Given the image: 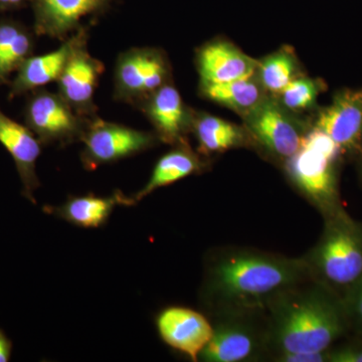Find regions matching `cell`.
Returning a JSON list of instances; mask_svg holds the SVG:
<instances>
[{
    "mask_svg": "<svg viewBox=\"0 0 362 362\" xmlns=\"http://www.w3.org/2000/svg\"><path fill=\"white\" fill-rule=\"evenodd\" d=\"M88 35L89 33L87 28H81L68 39L63 40L58 49L40 56L33 54L26 59L16 71V76L11 82L9 98L13 99L51 83L58 82L74 49Z\"/></svg>",
    "mask_w": 362,
    "mask_h": 362,
    "instance_id": "cell-15",
    "label": "cell"
},
{
    "mask_svg": "<svg viewBox=\"0 0 362 362\" xmlns=\"http://www.w3.org/2000/svg\"><path fill=\"white\" fill-rule=\"evenodd\" d=\"M81 142V162L86 170L94 171L100 166L116 163L153 148L159 139L156 133L96 116L90 119Z\"/></svg>",
    "mask_w": 362,
    "mask_h": 362,
    "instance_id": "cell-5",
    "label": "cell"
},
{
    "mask_svg": "<svg viewBox=\"0 0 362 362\" xmlns=\"http://www.w3.org/2000/svg\"><path fill=\"white\" fill-rule=\"evenodd\" d=\"M13 351V343L6 337V333L0 329V362H7L11 359Z\"/></svg>",
    "mask_w": 362,
    "mask_h": 362,
    "instance_id": "cell-28",
    "label": "cell"
},
{
    "mask_svg": "<svg viewBox=\"0 0 362 362\" xmlns=\"http://www.w3.org/2000/svg\"><path fill=\"white\" fill-rule=\"evenodd\" d=\"M257 73L223 84L201 86L202 96L246 116L264 99L263 87L256 78Z\"/></svg>",
    "mask_w": 362,
    "mask_h": 362,
    "instance_id": "cell-22",
    "label": "cell"
},
{
    "mask_svg": "<svg viewBox=\"0 0 362 362\" xmlns=\"http://www.w3.org/2000/svg\"><path fill=\"white\" fill-rule=\"evenodd\" d=\"M214 333L199 361L204 362L268 361L265 314L211 318Z\"/></svg>",
    "mask_w": 362,
    "mask_h": 362,
    "instance_id": "cell-4",
    "label": "cell"
},
{
    "mask_svg": "<svg viewBox=\"0 0 362 362\" xmlns=\"http://www.w3.org/2000/svg\"><path fill=\"white\" fill-rule=\"evenodd\" d=\"M297 64L289 51H280L258 64L259 82L265 90L279 94L294 80Z\"/></svg>",
    "mask_w": 362,
    "mask_h": 362,
    "instance_id": "cell-23",
    "label": "cell"
},
{
    "mask_svg": "<svg viewBox=\"0 0 362 362\" xmlns=\"http://www.w3.org/2000/svg\"><path fill=\"white\" fill-rule=\"evenodd\" d=\"M35 35L20 21H0V86L35 54Z\"/></svg>",
    "mask_w": 362,
    "mask_h": 362,
    "instance_id": "cell-21",
    "label": "cell"
},
{
    "mask_svg": "<svg viewBox=\"0 0 362 362\" xmlns=\"http://www.w3.org/2000/svg\"><path fill=\"white\" fill-rule=\"evenodd\" d=\"M112 0H33V32L40 37L65 40L88 16L102 13Z\"/></svg>",
    "mask_w": 362,
    "mask_h": 362,
    "instance_id": "cell-13",
    "label": "cell"
},
{
    "mask_svg": "<svg viewBox=\"0 0 362 362\" xmlns=\"http://www.w3.org/2000/svg\"><path fill=\"white\" fill-rule=\"evenodd\" d=\"M90 119L78 114L58 92L40 88L26 100L25 125L44 146L66 147L81 142Z\"/></svg>",
    "mask_w": 362,
    "mask_h": 362,
    "instance_id": "cell-7",
    "label": "cell"
},
{
    "mask_svg": "<svg viewBox=\"0 0 362 362\" xmlns=\"http://www.w3.org/2000/svg\"><path fill=\"white\" fill-rule=\"evenodd\" d=\"M0 144L13 157L23 185V195L35 204V192L40 187L37 161L44 145L26 125L16 122L0 109Z\"/></svg>",
    "mask_w": 362,
    "mask_h": 362,
    "instance_id": "cell-14",
    "label": "cell"
},
{
    "mask_svg": "<svg viewBox=\"0 0 362 362\" xmlns=\"http://www.w3.org/2000/svg\"><path fill=\"white\" fill-rule=\"evenodd\" d=\"M337 159L302 143L296 153L284 162L293 187L323 216L339 209L335 168Z\"/></svg>",
    "mask_w": 362,
    "mask_h": 362,
    "instance_id": "cell-8",
    "label": "cell"
},
{
    "mask_svg": "<svg viewBox=\"0 0 362 362\" xmlns=\"http://www.w3.org/2000/svg\"><path fill=\"white\" fill-rule=\"evenodd\" d=\"M244 118L250 139L281 161L296 153L307 132L282 105L266 98Z\"/></svg>",
    "mask_w": 362,
    "mask_h": 362,
    "instance_id": "cell-9",
    "label": "cell"
},
{
    "mask_svg": "<svg viewBox=\"0 0 362 362\" xmlns=\"http://www.w3.org/2000/svg\"><path fill=\"white\" fill-rule=\"evenodd\" d=\"M349 325L356 326L362 335V280L342 297Z\"/></svg>",
    "mask_w": 362,
    "mask_h": 362,
    "instance_id": "cell-25",
    "label": "cell"
},
{
    "mask_svg": "<svg viewBox=\"0 0 362 362\" xmlns=\"http://www.w3.org/2000/svg\"><path fill=\"white\" fill-rule=\"evenodd\" d=\"M258 64L230 42H209L197 51L201 86L223 84L255 75Z\"/></svg>",
    "mask_w": 362,
    "mask_h": 362,
    "instance_id": "cell-17",
    "label": "cell"
},
{
    "mask_svg": "<svg viewBox=\"0 0 362 362\" xmlns=\"http://www.w3.org/2000/svg\"><path fill=\"white\" fill-rule=\"evenodd\" d=\"M328 351L323 352H285L272 356L270 361L275 362H326Z\"/></svg>",
    "mask_w": 362,
    "mask_h": 362,
    "instance_id": "cell-26",
    "label": "cell"
},
{
    "mask_svg": "<svg viewBox=\"0 0 362 362\" xmlns=\"http://www.w3.org/2000/svg\"><path fill=\"white\" fill-rule=\"evenodd\" d=\"M269 358L285 352H323L349 327L341 298L308 279L272 302L266 313Z\"/></svg>",
    "mask_w": 362,
    "mask_h": 362,
    "instance_id": "cell-2",
    "label": "cell"
},
{
    "mask_svg": "<svg viewBox=\"0 0 362 362\" xmlns=\"http://www.w3.org/2000/svg\"><path fill=\"white\" fill-rule=\"evenodd\" d=\"M88 37L81 40L74 49L57 82V92L78 114L94 118L98 116L95 93L104 74L105 65L90 54Z\"/></svg>",
    "mask_w": 362,
    "mask_h": 362,
    "instance_id": "cell-10",
    "label": "cell"
},
{
    "mask_svg": "<svg viewBox=\"0 0 362 362\" xmlns=\"http://www.w3.org/2000/svg\"><path fill=\"white\" fill-rule=\"evenodd\" d=\"M324 218L320 238L302 258L312 280L342 299L362 280V228L340 209Z\"/></svg>",
    "mask_w": 362,
    "mask_h": 362,
    "instance_id": "cell-3",
    "label": "cell"
},
{
    "mask_svg": "<svg viewBox=\"0 0 362 362\" xmlns=\"http://www.w3.org/2000/svg\"><path fill=\"white\" fill-rule=\"evenodd\" d=\"M204 168L201 154L194 153L187 142L175 145L170 151L158 159L146 185L132 197L136 202H139L159 188L199 173Z\"/></svg>",
    "mask_w": 362,
    "mask_h": 362,
    "instance_id": "cell-19",
    "label": "cell"
},
{
    "mask_svg": "<svg viewBox=\"0 0 362 362\" xmlns=\"http://www.w3.org/2000/svg\"><path fill=\"white\" fill-rule=\"evenodd\" d=\"M310 278L302 257L252 247H218L204 259L199 302L211 318L265 314L274 300Z\"/></svg>",
    "mask_w": 362,
    "mask_h": 362,
    "instance_id": "cell-1",
    "label": "cell"
},
{
    "mask_svg": "<svg viewBox=\"0 0 362 362\" xmlns=\"http://www.w3.org/2000/svg\"><path fill=\"white\" fill-rule=\"evenodd\" d=\"M314 127L329 135L342 152L358 148L362 140V90L339 93L320 112Z\"/></svg>",
    "mask_w": 362,
    "mask_h": 362,
    "instance_id": "cell-16",
    "label": "cell"
},
{
    "mask_svg": "<svg viewBox=\"0 0 362 362\" xmlns=\"http://www.w3.org/2000/svg\"><path fill=\"white\" fill-rule=\"evenodd\" d=\"M138 108L153 126L159 141L175 145L187 142L194 114L181 97L180 90L168 83L162 86Z\"/></svg>",
    "mask_w": 362,
    "mask_h": 362,
    "instance_id": "cell-12",
    "label": "cell"
},
{
    "mask_svg": "<svg viewBox=\"0 0 362 362\" xmlns=\"http://www.w3.org/2000/svg\"><path fill=\"white\" fill-rule=\"evenodd\" d=\"M33 0H0V11H16Z\"/></svg>",
    "mask_w": 362,
    "mask_h": 362,
    "instance_id": "cell-29",
    "label": "cell"
},
{
    "mask_svg": "<svg viewBox=\"0 0 362 362\" xmlns=\"http://www.w3.org/2000/svg\"><path fill=\"white\" fill-rule=\"evenodd\" d=\"M168 59L156 47H131L119 54L113 75V98L121 103L140 106L168 84Z\"/></svg>",
    "mask_w": 362,
    "mask_h": 362,
    "instance_id": "cell-6",
    "label": "cell"
},
{
    "mask_svg": "<svg viewBox=\"0 0 362 362\" xmlns=\"http://www.w3.org/2000/svg\"><path fill=\"white\" fill-rule=\"evenodd\" d=\"M328 361L330 362H362V345H345L332 347L328 351Z\"/></svg>",
    "mask_w": 362,
    "mask_h": 362,
    "instance_id": "cell-27",
    "label": "cell"
},
{
    "mask_svg": "<svg viewBox=\"0 0 362 362\" xmlns=\"http://www.w3.org/2000/svg\"><path fill=\"white\" fill-rule=\"evenodd\" d=\"M137 202L121 190L108 197L96 194L73 195L58 206H45L47 213L54 214L71 225L83 228H98L106 225L117 206H133Z\"/></svg>",
    "mask_w": 362,
    "mask_h": 362,
    "instance_id": "cell-18",
    "label": "cell"
},
{
    "mask_svg": "<svg viewBox=\"0 0 362 362\" xmlns=\"http://www.w3.org/2000/svg\"><path fill=\"white\" fill-rule=\"evenodd\" d=\"M192 132L197 139V151L204 156L245 146L250 140L245 128L209 114H194Z\"/></svg>",
    "mask_w": 362,
    "mask_h": 362,
    "instance_id": "cell-20",
    "label": "cell"
},
{
    "mask_svg": "<svg viewBox=\"0 0 362 362\" xmlns=\"http://www.w3.org/2000/svg\"><path fill=\"white\" fill-rule=\"evenodd\" d=\"M319 88L315 81L308 78H295L279 93L281 105L289 111L300 112L315 104Z\"/></svg>",
    "mask_w": 362,
    "mask_h": 362,
    "instance_id": "cell-24",
    "label": "cell"
},
{
    "mask_svg": "<svg viewBox=\"0 0 362 362\" xmlns=\"http://www.w3.org/2000/svg\"><path fill=\"white\" fill-rule=\"evenodd\" d=\"M156 324L162 341L194 362L199 361L214 333L211 319L187 307L162 309L156 316Z\"/></svg>",
    "mask_w": 362,
    "mask_h": 362,
    "instance_id": "cell-11",
    "label": "cell"
}]
</instances>
